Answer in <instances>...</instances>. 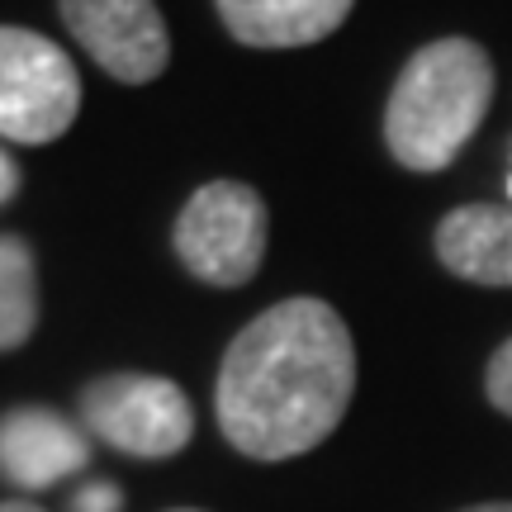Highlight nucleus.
Returning a JSON list of instances; mask_svg holds the SVG:
<instances>
[{
	"label": "nucleus",
	"mask_w": 512,
	"mask_h": 512,
	"mask_svg": "<svg viewBox=\"0 0 512 512\" xmlns=\"http://www.w3.org/2000/svg\"><path fill=\"white\" fill-rule=\"evenodd\" d=\"M81 110V76L53 38L0 24V138L43 147Z\"/></svg>",
	"instance_id": "nucleus-5"
},
{
	"label": "nucleus",
	"mask_w": 512,
	"mask_h": 512,
	"mask_svg": "<svg viewBox=\"0 0 512 512\" xmlns=\"http://www.w3.org/2000/svg\"><path fill=\"white\" fill-rule=\"evenodd\" d=\"M484 394L503 418H512V337L489 356V370H484Z\"/></svg>",
	"instance_id": "nucleus-11"
},
{
	"label": "nucleus",
	"mask_w": 512,
	"mask_h": 512,
	"mask_svg": "<svg viewBox=\"0 0 512 512\" xmlns=\"http://www.w3.org/2000/svg\"><path fill=\"white\" fill-rule=\"evenodd\" d=\"M242 48H309L347 24L356 0H214Z\"/></svg>",
	"instance_id": "nucleus-8"
},
{
	"label": "nucleus",
	"mask_w": 512,
	"mask_h": 512,
	"mask_svg": "<svg viewBox=\"0 0 512 512\" xmlns=\"http://www.w3.org/2000/svg\"><path fill=\"white\" fill-rule=\"evenodd\" d=\"M0 512H43L38 503H24V498H15V503H0Z\"/></svg>",
	"instance_id": "nucleus-14"
},
{
	"label": "nucleus",
	"mask_w": 512,
	"mask_h": 512,
	"mask_svg": "<svg viewBox=\"0 0 512 512\" xmlns=\"http://www.w3.org/2000/svg\"><path fill=\"white\" fill-rule=\"evenodd\" d=\"M508 195H512V176H508Z\"/></svg>",
	"instance_id": "nucleus-16"
},
{
	"label": "nucleus",
	"mask_w": 512,
	"mask_h": 512,
	"mask_svg": "<svg viewBox=\"0 0 512 512\" xmlns=\"http://www.w3.org/2000/svg\"><path fill=\"white\" fill-rule=\"evenodd\" d=\"M119 489L114 484H105V479H91L86 489H76L72 498V512H119Z\"/></svg>",
	"instance_id": "nucleus-12"
},
{
	"label": "nucleus",
	"mask_w": 512,
	"mask_h": 512,
	"mask_svg": "<svg viewBox=\"0 0 512 512\" xmlns=\"http://www.w3.org/2000/svg\"><path fill=\"white\" fill-rule=\"evenodd\" d=\"M38 328V271L29 242L0 233V351H19Z\"/></svg>",
	"instance_id": "nucleus-10"
},
{
	"label": "nucleus",
	"mask_w": 512,
	"mask_h": 512,
	"mask_svg": "<svg viewBox=\"0 0 512 512\" xmlns=\"http://www.w3.org/2000/svg\"><path fill=\"white\" fill-rule=\"evenodd\" d=\"M91 465L86 432L53 408H15L0 418V475L15 489H48Z\"/></svg>",
	"instance_id": "nucleus-7"
},
{
	"label": "nucleus",
	"mask_w": 512,
	"mask_h": 512,
	"mask_svg": "<svg viewBox=\"0 0 512 512\" xmlns=\"http://www.w3.org/2000/svg\"><path fill=\"white\" fill-rule=\"evenodd\" d=\"M81 422L105 446L138 460L181 456L195 437V408L185 389L166 375H100L81 389Z\"/></svg>",
	"instance_id": "nucleus-4"
},
{
	"label": "nucleus",
	"mask_w": 512,
	"mask_h": 512,
	"mask_svg": "<svg viewBox=\"0 0 512 512\" xmlns=\"http://www.w3.org/2000/svg\"><path fill=\"white\" fill-rule=\"evenodd\" d=\"M356 394V347L328 299H280L228 342L214 384L223 437L252 460H290L337 432Z\"/></svg>",
	"instance_id": "nucleus-1"
},
{
	"label": "nucleus",
	"mask_w": 512,
	"mask_h": 512,
	"mask_svg": "<svg viewBox=\"0 0 512 512\" xmlns=\"http://www.w3.org/2000/svg\"><path fill=\"white\" fill-rule=\"evenodd\" d=\"M72 38L124 86L157 81L171 62V34L157 0H57Z\"/></svg>",
	"instance_id": "nucleus-6"
},
{
	"label": "nucleus",
	"mask_w": 512,
	"mask_h": 512,
	"mask_svg": "<svg viewBox=\"0 0 512 512\" xmlns=\"http://www.w3.org/2000/svg\"><path fill=\"white\" fill-rule=\"evenodd\" d=\"M19 195V166H15V157L0 147V204H10Z\"/></svg>",
	"instance_id": "nucleus-13"
},
{
	"label": "nucleus",
	"mask_w": 512,
	"mask_h": 512,
	"mask_svg": "<svg viewBox=\"0 0 512 512\" xmlns=\"http://www.w3.org/2000/svg\"><path fill=\"white\" fill-rule=\"evenodd\" d=\"M494 62L475 38H437L403 62L384 105V143L403 171H446L489 114Z\"/></svg>",
	"instance_id": "nucleus-2"
},
{
	"label": "nucleus",
	"mask_w": 512,
	"mask_h": 512,
	"mask_svg": "<svg viewBox=\"0 0 512 512\" xmlns=\"http://www.w3.org/2000/svg\"><path fill=\"white\" fill-rule=\"evenodd\" d=\"M441 266L470 285H512V204H460L437 223Z\"/></svg>",
	"instance_id": "nucleus-9"
},
{
	"label": "nucleus",
	"mask_w": 512,
	"mask_h": 512,
	"mask_svg": "<svg viewBox=\"0 0 512 512\" xmlns=\"http://www.w3.org/2000/svg\"><path fill=\"white\" fill-rule=\"evenodd\" d=\"M460 512H512V503H479V508H460Z\"/></svg>",
	"instance_id": "nucleus-15"
},
{
	"label": "nucleus",
	"mask_w": 512,
	"mask_h": 512,
	"mask_svg": "<svg viewBox=\"0 0 512 512\" xmlns=\"http://www.w3.org/2000/svg\"><path fill=\"white\" fill-rule=\"evenodd\" d=\"M266 200L247 181L200 185L176 214V256L195 280L214 290H238L261 271L266 256Z\"/></svg>",
	"instance_id": "nucleus-3"
},
{
	"label": "nucleus",
	"mask_w": 512,
	"mask_h": 512,
	"mask_svg": "<svg viewBox=\"0 0 512 512\" xmlns=\"http://www.w3.org/2000/svg\"><path fill=\"white\" fill-rule=\"evenodd\" d=\"M176 512H195V508H176Z\"/></svg>",
	"instance_id": "nucleus-17"
}]
</instances>
